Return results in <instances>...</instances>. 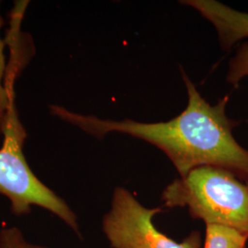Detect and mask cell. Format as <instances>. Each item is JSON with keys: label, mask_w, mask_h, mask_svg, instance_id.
I'll list each match as a JSON object with an SVG mask.
<instances>
[{"label": "cell", "mask_w": 248, "mask_h": 248, "mask_svg": "<svg viewBox=\"0 0 248 248\" xmlns=\"http://www.w3.org/2000/svg\"><path fill=\"white\" fill-rule=\"evenodd\" d=\"M4 25V19L0 13V30ZM5 43L0 37V131L5 120V116L9 108L10 98L15 93L14 82L16 70L12 68L13 71L7 72L6 59L4 54Z\"/></svg>", "instance_id": "obj_7"}, {"label": "cell", "mask_w": 248, "mask_h": 248, "mask_svg": "<svg viewBox=\"0 0 248 248\" xmlns=\"http://www.w3.org/2000/svg\"><path fill=\"white\" fill-rule=\"evenodd\" d=\"M3 142L0 147V195L10 201L11 212L17 216L31 213L39 206L53 213L78 232L77 216L71 208L50 187L45 185L27 163L23 146L27 132L18 118L15 93L1 128Z\"/></svg>", "instance_id": "obj_3"}, {"label": "cell", "mask_w": 248, "mask_h": 248, "mask_svg": "<svg viewBox=\"0 0 248 248\" xmlns=\"http://www.w3.org/2000/svg\"><path fill=\"white\" fill-rule=\"evenodd\" d=\"M248 234L222 225H206L204 248H247Z\"/></svg>", "instance_id": "obj_6"}, {"label": "cell", "mask_w": 248, "mask_h": 248, "mask_svg": "<svg viewBox=\"0 0 248 248\" xmlns=\"http://www.w3.org/2000/svg\"><path fill=\"white\" fill-rule=\"evenodd\" d=\"M0 248H47L28 243L22 232L16 227L0 231Z\"/></svg>", "instance_id": "obj_9"}, {"label": "cell", "mask_w": 248, "mask_h": 248, "mask_svg": "<svg viewBox=\"0 0 248 248\" xmlns=\"http://www.w3.org/2000/svg\"><path fill=\"white\" fill-rule=\"evenodd\" d=\"M169 208L186 207L206 225H222L248 234V181L226 169L200 167L163 191Z\"/></svg>", "instance_id": "obj_2"}, {"label": "cell", "mask_w": 248, "mask_h": 248, "mask_svg": "<svg viewBox=\"0 0 248 248\" xmlns=\"http://www.w3.org/2000/svg\"><path fill=\"white\" fill-rule=\"evenodd\" d=\"M181 73L188 97L187 105L179 115L168 122L103 120L57 105L49 107L50 113L98 139L108 133H120L151 143L166 154L180 177L200 167H215L248 181V149L241 146L232 135L237 124L226 115L228 97L216 105L210 104L186 73Z\"/></svg>", "instance_id": "obj_1"}, {"label": "cell", "mask_w": 248, "mask_h": 248, "mask_svg": "<svg viewBox=\"0 0 248 248\" xmlns=\"http://www.w3.org/2000/svg\"><path fill=\"white\" fill-rule=\"evenodd\" d=\"M161 208L148 209L126 188L116 187L110 210L102 222L104 233L112 248H200L198 232L177 243L156 229L153 218Z\"/></svg>", "instance_id": "obj_4"}, {"label": "cell", "mask_w": 248, "mask_h": 248, "mask_svg": "<svg viewBox=\"0 0 248 248\" xmlns=\"http://www.w3.org/2000/svg\"><path fill=\"white\" fill-rule=\"evenodd\" d=\"M248 77V43L241 45L235 55L229 62V69L226 77L232 86H237L240 81Z\"/></svg>", "instance_id": "obj_8"}, {"label": "cell", "mask_w": 248, "mask_h": 248, "mask_svg": "<svg viewBox=\"0 0 248 248\" xmlns=\"http://www.w3.org/2000/svg\"><path fill=\"white\" fill-rule=\"evenodd\" d=\"M186 6L196 9L215 28L223 50L248 38V13L241 12L216 0H184Z\"/></svg>", "instance_id": "obj_5"}]
</instances>
